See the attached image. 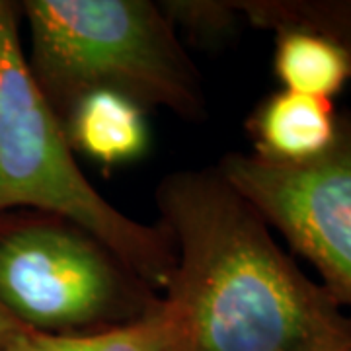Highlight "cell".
I'll list each match as a JSON object with an SVG mask.
<instances>
[{
    "mask_svg": "<svg viewBox=\"0 0 351 351\" xmlns=\"http://www.w3.org/2000/svg\"><path fill=\"white\" fill-rule=\"evenodd\" d=\"M18 328H20V324H16L12 318H10V314L0 306V350L6 343V339L10 338Z\"/></svg>",
    "mask_w": 351,
    "mask_h": 351,
    "instance_id": "12",
    "label": "cell"
},
{
    "mask_svg": "<svg viewBox=\"0 0 351 351\" xmlns=\"http://www.w3.org/2000/svg\"><path fill=\"white\" fill-rule=\"evenodd\" d=\"M246 129L256 158L297 166L332 149L338 138L339 113L332 100L279 90L256 106Z\"/></svg>",
    "mask_w": 351,
    "mask_h": 351,
    "instance_id": "6",
    "label": "cell"
},
{
    "mask_svg": "<svg viewBox=\"0 0 351 351\" xmlns=\"http://www.w3.org/2000/svg\"><path fill=\"white\" fill-rule=\"evenodd\" d=\"M219 174L313 263L322 287L351 308V113L339 115L332 149L297 166L230 152Z\"/></svg>",
    "mask_w": 351,
    "mask_h": 351,
    "instance_id": "5",
    "label": "cell"
},
{
    "mask_svg": "<svg viewBox=\"0 0 351 351\" xmlns=\"http://www.w3.org/2000/svg\"><path fill=\"white\" fill-rule=\"evenodd\" d=\"M32 75L63 119L80 96L112 90L141 108L205 115L199 75L160 4L149 0H27Z\"/></svg>",
    "mask_w": 351,
    "mask_h": 351,
    "instance_id": "2",
    "label": "cell"
},
{
    "mask_svg": "<svg viewBox=\"0 0 351 351\" xmlns=\"http://www.w3.org/2000/svg\"><path fill=\"white\" fill-rule=\"evenodd\" d=\"M158 4L174 27H184L193 38L203 39L205 43L230 38L239 27V16H242L234 2L170 0Z\"/></svg>",
    "mask_w": 351,
    "mask_h": 351,
    "instance_id": "11",
    "label": "cell"
},
{
    "mask_svg": "<svg viewBox=\"0 0 351 351\" xmlns=\"http://www.w3.org/2000/svg\"><path fill=\"white\" fill-rule=\"evenodd\" d=\"M34 207L80 228L149 289L168 285L174 242L100 195L76 164L59 115L24 55L16 10L0 0V215Z\"/></svg>",
    "mask_w": 351,
    "mask_h": 351,
    "instance_id": "3",
    "label": "cell"
},
{
    "mask_svg": "<svg viewBox=\"0 0 351 351\" xmlns=\"http://www.w3.org/2000/svg\"><path fill=\"white\" fill-rule=\"evenodd\" d=\"M156 201L176 250L158 301L168 351L350 348L351 316L217 168L168 176Z\"/></svg>",
    "mask_w": 351,
    "mask_h": 351,
    "instance_id": "1",
    "label": "cell"
},
{
    "mask_svg": "<svg viewBox=\"0 0 351 351\" xmlns=\"http://www.w3.org/2000/svg\"><path fill=\"white\" fill-rule=\"evenodd\" d=\"M346 351H351V346H350V348H348V350H346Z\"/></svg>",
    "mask_w": 351,
    "mask_h": 351,
    "instance_id": "13",
    "label": "cell"
},
{
    "mask_svg": "<svg viewBox=\"0 0 351 351\" xmlns=\"http://www.w3.org/2000/svg\"><path fill=\"white\" fill-rule=\"evenodd\" d=\"M239 12L258 27H302L334 39L351 59V0H242Z\"/></svg>",
    "mask_w": 351,
    "mask_h": 351,
    "instance_id": "10",
    "label": "cell"
},
{
    "mask_svg": "<svg viewBox=\"0 0 351 351\" xmlns=\"http://www.w3.org/2000/svg\"><path fill=\"white\" fill-rule=\"evenodd\" d=\"M274 71L283 90L332 100L351 82V59L334 39L302 27L276 32Z\"/></svg>",
    "mask_w": 351,
    "mask_h": 351,
    "instance_id": "8",
    "label": "cell"
},
{
    "mask_svg": "<svg viewBox=\"0 0 351 351\" xmlns=\"http://www.w3.org/2000/svg\"><path fill=\"white\" fill-rule=\"evenodd\" d=\"M158 301L117 258L61 219L0 237V306L16 324L64 334L141 318Z\"/></svg>",
    "mask_w": 351,
    "mask_h": 351,
    "instance_id": "4",
    "label": "cell"
},
{
    "mask_svg": "<svg viewBox=\"0 0 351 351\" xmlns=\"http://www.w3.org/2000/svg\"><path fill=\"white\" fill-rule=\"evenodd\" d=\"M0 351H168L158 302L141 318L92 332L49 334L18 328Z\"/></svg>",
    "mask_w": 351,
    "mask_h": 351,
    "instance_id": "9",
    "label": "cell"
},
{
    "mask_svg": "<svg viewBox=\"0 0 351 351\" xmlns=\"http://www.w3.org/2000/svg\"><path fill=\"white\" fill-rule=\"evenodd\" d=\"M61 123L73 151L106 168L133 162L149 147L145 108L112 90L80 96Z\"/></svg>",
    "mask_w": 351,
    "mask_h": 351,
    "instance_id": "7",
    "label": "cell"
}]
</instances>
